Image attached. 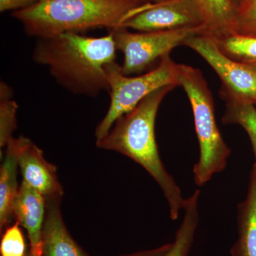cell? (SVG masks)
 Listing matches in <instances>:
<instances>
[{"mask_svg": "<svg viewBox=\"0 0 256 256\" xmlns=\"http://www.w3.org/2000/svg\"><path fill=\"white\" fill-rule=\"evenodd\" d=\"M116 50L110 32L100 37L68 32L38 38L32 58L48 67L56 82L69 92L96 97L109 90L107 67L116 62Z\"/></svg>", "mask_w": 256, "mask_h": 256, "instance_id": "6da1fadb", "label": "cell"}, {"mask_svg": "<svg viewBox=\"0 0 256 256\" xmlns=\"http://www.w3.org/2000/svg\"><path fill=\"white\" fill-rule=\"evenodd\" d=\"M175 87L166 86L152 92L132 110L118 119L102 139L96 141L98 148L128 156L150 174L163 192L172 220L178 218L186 200L162 162L154 128L160 104Z\"/></svg>", "mask_w": 256, "mask_h": 256, "instance_id": "7a4b0ae2", "label": "cell"}, {"mask_svg": "<svg viewBox=\"0 0 256 256\" xmlns=\"http://www.w3.org/2000/svg\"><path fill=\"white\" fill-rule=\"evenodd\" d=\"M146 0H36L26 9L13 12L26 34L46 38L97 28H120Z\"/></svg>", "mask_w": 256, "mask_h": 256, "instance_id": "3957f363", "label": "cell"}, {"mask_svg": "<svg viewBox=\"0 0 256 256\" xmlns=\"http://www.w3.org/2000/svg\"><path fill=\"white\" fill-rule=\"evenodd\" d=\"M178 82L190 101L200 156L194 166L197 186L206 184L227 165L232 150L224 140L216 124L214 101L206 80L200 69L178 64Z\"/></svg>", "mask_w": 256, "mask_h": 256, "instance_id": "277c9868", "label": "cell"}, {"mask_svg": "<svg viewBox=\"0 0 256 256\" xmlns=\"http://www.w3.org/2000/svg\"><path fill=\"white\" fill-rule=\"evenodd\" d=\"M107 74L110 106L96 127V141L102 139L118 119L132 110L152 92L166 86H180L178 64L170 55L164 56L156 68L146 74L128 76L122 74L120 66L114 62L107 67Z\"/></svg>", "mask_w": 256, "mask_h": 256, "instance_id": "5b68a950", "label": "cell"}, {"mask_svg": "<svg viewBox=\"0 0 256 256\" xmlns=\"http://www.w3.org/2000/svg\"><path fill=\"white\" fill-rule=\"evenodd\" d=\"M116 48L124 56L121 70L124 75L146 72L156 60H161L176 46L183 45L188 38L203 34L198 28L170 31L131 32L120 28L110 30Z\"/></svg>", "mask_w": 256, "mask_h": 256, "instance_id": "8992f818", "label": "cell"}, {"mask_svg": "<svg viewBox=\"0 0 256 256\" xmlns=\"http://www.w3.org/2000/svg\"><path fill=\"white\" fill-rule=\"evenodd\" d=\"M183 45L201 56L215 70L222 82L220 96L224 100L255 102L256 73L246 64L224 54L214 40L204 34L190 37Z\"/></svg>", "mask_w": 256, "mask_h": 256, "instance_id": "52a82bcc", "label": "cell"}, {"mask_svg": "<svg viewBox=\"0 0 256 256\" xmlns=\"http://www.w3.org/2000/svg\"><path fill=\"white\" fill-rule=\"evenodd\" d=\"M120 28L138 32L198 28L204 33V21L194 0L148 2L134 10Z\"/></svg>", "mask_w": 256, "mask_h": 256, "instance_id": "ba28073f", "label": "cell"}, {"mask_svg": "<svg viewBox=\"0 0 256 256\" xmlns=\"http://www.w3.org/2000/svg\"><path fill=\"white\" fill-rule=\"evenodd\" d=\"M6 146H10L16 154L24 182L46 200L62 198L63 188L58 180L56 168L47 161L38 146L23 136L12 138Z\"/></svg>", "mask_w": 256, "mask_h": 256, "instance_id": "9c48e42d", "label": "cell"}, {"mask_svg": "<svg viewBox=\"0 0 256 256\" xmlns=\"http://www.w3.org/2000/svg\"><path fill=\"white\" fill-rule=\"evenodd\" d=\"M46 201L44 196L22 182L16 201L14 218L28 233L30 252L42 256V230L46 216Z\"/></svg>", "mask_w": 256, "mask_h": 256, "instance_id": "30bf717a", "label": "cell"}, {"mask_svg": "<svg viewBox=\"0 0 256 256\" xmlns=\"http://www.w3.org/2000/svg\"><path fill=\"white\" fill-rule=\"evenodd\" d=\"M60 200L62 198L46 200L42 256H87L72 238L64 224Z\"/></svg>", "mask_w": 256, "mask_h": 256, "instance_id": "8fae6325", "label": "cell"}, {"mask_svg": "<svg viewBox=\"0 0 256 256\" xmlns=\"http://www.w3.org/2000/svg\"><path fill=\"white\" fill-rule=\"evenodd\" d=\"M238 238L230 248L232 256H256V166L254 164L245 200L238 206Z\"/></svg>", "mask_w": 256, "mask_h": 256, "instance_id": "7c38bea8", "label": "cell"}, {"mask_svg": "<svg viewBox=\"0 0 256 256\" xmlns=\"http://www.w3.org/2000/svg\"><path fill=\"white\" fill-rule=\"evenodd\" d=\"M204 21V33L218 40L237 34L236 8L232 0H194Z\"/></svg>", "mask_w": 256, "mask_h": 256, "instance_id": "4fadbf2b", "label": "cell"}, {"mask_svg": "<svg viewBox=\"0 0 256 256\" xmlns=\"http://www.w3.org/2000/svg\"><path fill=\"white\" fill-rule=\"evenodd\" d=\"M0 168V232L11 226L14 218V206L20 186L18 182V158L9 146Z\"/></svg>", "mask_w": 256, "mask_h": 256, "instance_id": "5bb4252c", "label": "cell"}, {"mask_svg": "<svg viewBox=\"0 0 256 256\" xmlns=\"http://www.w3.org/2000/svg\"><path fill=\"white\" fill-rule=\"evenodd\" d=\"M200 190L185 200L184 217L181 225L176 230L174 242L163 256H188L194 240L195 234L200 220L198 198Z\"/></svg>", "mask_w": 256, "mask_h": 256, "instance_id": "9a60e30c", "label": "cell"}, {"mask_svg": "<svg viewBox=\"0 0 256 256\" xmlns=\"http://www.w3.org/2000/svg\"><path fill=\"white\" fill-rule=\"evenodd\" d=\"M226 110L222 118L224 124H237L248 134L255 156L256 166V107L252 102H240L232 99L225 100Z\"/></svg>", "mask_w": 256, "mask_h": 256, "instance_id": "2e32d148", "label": "cell"}, {"mask_svg": "<svg viewBox=\"0 0 256 256\" xmlns=\"http://www.w3.org/2000/svg\"><path fill=\"white\" fill-rule=\"evenodd\" d=\"M214 41L232 60L242 64L256 63V36L234 34Z\"/></svg>", "mask_w": 256, "mask_h": 256, "instance_id": "e0dca14e", "label": "cell"}, {"mask_svg": "<svg viewBox=\"0 0 256 256\" xmlns=\"http://www.w3.org/2000/svg\"><path fill=\"white\" fill-rule=\"evenodd\" d=\"M18 106L12 99L0 100V153L6 148L16 130Z\"/></svg>", "mask_w": 256, "mask_h": 256, "instance_id": "ac0fdd59", "label": "cell"}, {"mask_svg": "<svg viewBox=\"0 0 256 256\" xmlns=\"http://www.w3.org/2000/svg\"><path fill=\"white\" fill-rule=\"evenodd\" d=\"M0 244L1 256H26V242L20 228V225L15 223L10 226L2 234Z\"/></svg>", "mask_w": 256, "mask_h": 256, "instance_id": "d6986e66", "label": "cell"}, {"mask_svg": "<svg viewBox=\"0 0 256 256\" xmlns=\"http://www.w3.org/2000/svg\"><path fill=\"white\" fill-rule=\"evenodd\" d=\"M237 34L256 36V0H242L236 9Z\"/></svg>", "mask_w": 256, "mask_h": 256, "instance_id": "ffe728a7", "label": "cell"}, {"mask_svg": "<svg viewBox=\"0 0 256 256\" xmlns=\"http://www.w3.org/2000/svg\"><path fill=\"white\" fill-rule=\"evenodd\" d=\"M36 0H0V11H18L30 8L34 4Z\"/></svg>", "mask_w": 256, "mask_h": 256, "instance_id": "44dd1931", "label": "cell"}, {"mask_svg": "<svg viewBox=\"0 0 256 256\" xmlns=\"http://www.w3.org/2000/svg\"><path fill=\"white\" fill-rule=\"evenodd\" d=\"M171 245L172 242L161 246L154 249H152V250H144V252H134V254H130V255L122 256H163L165 252L169 250Z\"/></svg>", "mask_w": 256, "mask_h": 256, "instance_id": "7402d4cb", "label": "cell"}, {"mask_svg": "<svg viewBox=\"0 0 256 256\" xmlns=\"http://www.w3.org/2000/svg\"><path fill=\"white\" fill-rule=\"evenodd\" d=\"M12 96V90L11 88L5 84L4 82H1L0 86V100H5V99H11Z\"/></svg>", "mask_w": 256, "mask_h": 256, "instance_id": "603a6c76", "label": "cell"}, {"mask_svg": "<svg viewBox=\"0 0 256 256\" xmlns=\"http://www.w3.org/2000/svg\"><path fill=\"white\" fill-rule=\"evenodd\" d=\"M246 64L248 66L250 67V68L252 69L254 72H255L256 73V63L254 64Z\"/></svg>", "mask_w": 256, "mask_h": 256, "instance_id": "cb8c5ba5", "label": "cell"}, {"mask_svg": "<svg viewBox=\"0 0 256 256\" xmlns=\"http://www.w3.org/2000/svg\"><path fill=\"white\" fill-rule=\"evenodd\" d=\"M232 2L234 3V4L235 5L236 8H238L239 4L242 2V0H232Z\"/></svg>", "mask_w": 256, "mask_h": 256, "instance_id": "d4e9b609", "label": "cell"}, {"mask_svg": "<svg viewBox=\"0 0 256 256\" xmlns=\"http://www.w3.org/2000/svg\"><path fill=\"white\" fill-rule=\"evenodd\" d=\"M146 1L149 2H161L166 1V0H146Z\"/></svg>", "mask_w": 256, "mask_h": 256, "instance_id": "484cf974", "label": "cell"}, {"mask_svg": "<svg viewBox=\"0 0 256 256\" xmlns=\"http://www.w3.org/2000/svg\"><path fill=\"white\" fill-rule=\"evenodd\" d=\"M26 256H36L35 255V254H32L31 252H30L28 254H26Z\"/></svg>", "mask_w": 256, "mask_h": 256, "instance_id": "4316f807", "label": "cell"}, {"mask_svg": "<svg viewBox=\"0 0 256 256\" xmlns=\"http://www.w3.org/2000/svg\"><path fill=\"white\" fill-rule=\"evenodd\" d=\"M254 104H255L256 107V100H255V102H254Z\"/></svg>", "mask_w": 256, "mask_h": 256, "instance_id": "83f0119b", "label": "cell"}]
</instances>
